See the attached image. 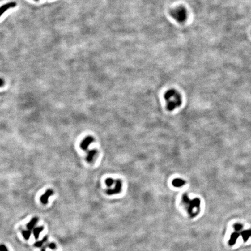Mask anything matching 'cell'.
I'll list each match as a JSON object with an SVG mask.
<instances>
[{"instance_id": "obj_18", "label": "cell", "mask_w": 251, "mask_h": 251, "mask_svg": "<svg viewBox=\"0 0 251 251\" xmlns=\"http://www.w3.org/2000/svg\"><path fill=\"white\" fill-rule=\"evenodd\" d=\"M0 251H8L4 245H0Z\"/></svg>"}, {"instance_id": "obj_16", "label": "cell", "mask_w": 251, "mask_h": 251, "mask_svg": "<svg viewBox=\"0 0 251 251\" xmlns=\"http://www.w3.org/2000/svg\"><path fill=\"white\" fill-rule=\"evenodd\" d=\"M115 180L111 179V178H108V179H106V180H105V183L106 184V186L108 187L109 188L111 187L112 185L113 184V183H115Z\"/></svg>"}, {"instance_id": "obj_8", "label": "cell", "mask_w": 251, "mask_h": 251, "mask_svg": "<svg viewBox=\"0 0 251 251\" xmlns=\"http://www.w3.org/2000/svg\"><path fill=\"white\" fill-rule=\"evenodd\" d=\"M185 181L183 180V179H180V178H177V179H174L173 181H172V185L174 186V187H177V188H180L182 187L185 184Z\"/></svg>"}, {"instance_id": "obj_10", "label": "cell", "mask_w": 251, "mask_h": 251, "mask_svg": "<svg viewBox=\"0 0 251 251\" xmlns=\"http://www.w3.org/2000/svg\"><path fill=\"white\" fill-rule=\"evenodd\" d=\"M240 235V234L238 232H234L233 233H232V235L230 236V239L228 242V244L230 245H234L237 241V239L238 238Z\"/></svg>"}, {"instance_id": "obj_12", "label": "cell", "mask_w": 251, "mask_h": 251, "mask_svg": "<svg viewBox=\"0 0 251 251\" xmlns=\"http://www.w3.org/2000/svg\"><path fill=\"white\" fill-rule=\"evenodd\" d=\"M38 222V218L37 217H34L33 218L30 222L29 223L27 224V228L29 230H32L34 228V226L36 225V224Z\"/></svg>"}, {"instance_id": "obj_7", "label": "cell", "mask_w": 251, "mask_h": 251, "mask_svg": "<svg viewBox=\"0 0 251 251\" xmlns=\"http://www.w3.org/2000/svg\"><path fill=\"white\" fill-rule=\"evenodd\" d=\"M16 4L15 2H8L7 4H5L4 5H2V6L0 7V16H2V15L5 12H6L8 10H9L10 8H14L16 6Z\"/></svg>"}, {"instance_id": "obj_9", "label": "cell", "mask_w": 251, "mask_h": 251, "mask_svg": "<svg viewBox=\"0 0 251 251\" xmlns=\"http://www.w3.org/2000/svg\"><path fill=\"white\" fill-rule=\"evenodd\" d=\"M97 152H98V151L96 149H94V150L89 151L88 152V153H87V157H86V160H87V162H92L94 157L97 154Z\"/></svg>"}, {"instance_id": "obj_1", "label": "cell", "mask_w": 251, "mask_h": 251, "mask_svg": "<svg viewBox=\"0 0 251 251\" xmlns=\"http://www.w3.org/2000/svg\"><path fill=\"white\" fill-rule=\"evenodd\" d=\"M164 98L166 102V108L169 111H173L182 104V97L175 89H170L165 92Z\"/></svg>"}, {"instance_id": "obj_5", "label": "cell", "mask_w": 251, "mask_h": 251, "mask_svg": "<svg viewBox=\"0 0 251 251\" xmlns=\"http://www.w3.org/2000/svg\"><path fill=\"white\" fill-rule=\"evenodd\" d=\"M94 141V138L91 136H87L83 140L80 144V148L83 150L87 151L88 147Z\"/></svg>"}, {"instance_id": "obj_21", "label": "cell", "mask_w": 251, "mask_h": 251, "mask_svg": "<svg viewBox=\"0 0 251 251\" xmlns=\"http://www.w3.org/2000/svg\"><path fill=\"white\" fill-rule=\"evenodd\" d=\"M41 251H45V249H44V248H43V249H41Z\"/></svg>"}, {"instance_id": "obj_14", "label": "cell", "mask_w": 251, "mask_h": 251, "mask_svg": "<svg viewBox=\"0 0 251 251\" xmlns=\"http://www.w3.org/2000/svg\"><path fill=\"white\" fill-rule=\"evenodd\" d=\"M47 237L45 236V237H44L43 239L41 241L36 242L34 244V246H35V247H37V248H40V247H41V246L43 245V244L45 242L47 241Z\"/></svg>"}, {"instance_id": "obj_13", "label": "cell", "mask_w": 251, "mask_h": 251, "mask_svg": "<svg viewBox=\"0 0 251 251\" xmlns=\"http://www.w3.org/2000/svg\"><path fill=\"white\" fill-rule=\"evenodd\" d=\"M44 230L43 226H40V227H36L33 230V234H34L35 239L37 240L39 238V235L40 232H42Z\"/></svg>"}, {"instance_id": "obj_20", "label": "cell", "mask_w": 251, "mask_h": 251, "mask_svg": "<svg viewBox=\"0 0 251 251\" xmlns=\"http://www.w3.org/2000/svg\"><path fill=\"white\" fill-rule=\"evenodd\" d=\"M4 84V81L2 79L0 78V87H2Z\"/></svg>"}, {"instance_id": "obj_19", "label": "cell", "mask_w": 251, "mask_h": 251, "mask_svg": "<svg viewBox=\"0 0 251 251\" xmlns=\"http://www.w3.org/2000/svg\"><path fill=\"white\" fill-rule=\"evenodd\" d=\"M49 247L51 249H54L56 248V245H55V244L54 243H51V244H49Z\"/></svg>"}, {"instance_id": "obj_17", "label": "cell", "mask_w": 251, "mask_h": 251, "mask_svg": "<svg viewBox=\"0 0 251 251\" xmlns=\"http://www.w3.org/2000/svg\"><path fill=\"white\" fill-rule=\"evenodd\" d=\"M242 227H243L242 225L240 223H236L234 225V228L236 232H238L239 231H240L242 228Z\"/></svg>"}, {"instance_id": "obj_2", "label": "cell", "mask_w": 251, "mask_h": 251, "mask_svg": "<svg viewBox=\"0 0 251 251\" xmlns=\"http://www.w3.org/2000/svg\"><path fill=\"white\" fill-rule=\"evenodd\" d=\"M182 203L190 217H195L198 215L201 206V200L199 198L190 199L185 194L182 196Z\"/></svg>"}, {"instance_id": "obj_11", "label": "cell", "mask_w": 251, "mask_h": 251, "mask_svg": "<svg viewBox=\"0 0 251 251\" xmlns=\"http://www.w3.org/2000/svg\"><path fill=\"white\" fill-rule=\"evenodd\" d=\"M241 235L244 241H248V240L251 236V230H244L241 232Z\"/></svg>"}, {"instance_id": "obj_6", "label": "cell", "mask_w": 251, "mask_h": 251, "mask_svg": "<svg viewBox=\"0 0 251 251\" xmlns=\"http://www.w3.org/2000/svg\"><path fill=\"white\" fill-rule=\"evenodd\" d=\"M53 190L49 189L45 191V193L42 195L40 197V201L44 205L47 204L49 202V197H50L51 195H53Z\"/></svg>"}, {"instance_id": "obj_4", "label": "cell", "mask_w": 251, "mask_h": 251, "mask_svg": "<svg viewBox=\"0 0 251 251\" xmlns=\"http://www.w3.org/2000/svg\"><path fill=\"white\" fill-rule=\"evenodd\" d=\"M122 188H123L122 181L119 179H116L115 180V183L111 187L106 190V194L109 195L118 194L121 192Z\"/></svg>"}, {"instance_id": "obj_3", "label": "cell", "mask_w": 251, "mask_h": 251, "mask_svg": "<svg viewBox=\"0 0 251 251\" xmlns=\"http://www.w3.org/2000/svg\"><path fill=\"white\" fill-rule=\"evenodd\" d=\"M172 16L179 22H183L187 19V11L183 8H178L172 12Z\"/></svg>"}, {"instance_id": "obj_15", "label": "cell", "mask_w": 251, "mask_h": 251, "mask_svg": "<svg viewBox=\"0 0 251 251\" xmlns=\"http://www.w3.org/2000/svg\"><path fill=\"white\" fill-rule=\"evenodd\" d=\"M22 236L26 240H28L31 236V232L30 230H24L22 232Z\"/></svg>"}, {"instance_id": "obj_22", "label": "cell", "mask_w": 251, "mask_h": 251, "mask_svg": "<svg viewBox=\"0 0 251 251\" xmlns=\"http://www.w3.org/2000/svg\"><path fill=\"white\" fill-rule=\"evenodd\" d=\"M36 1H38V0H36Z\"/></svg>"}]
</instances>
